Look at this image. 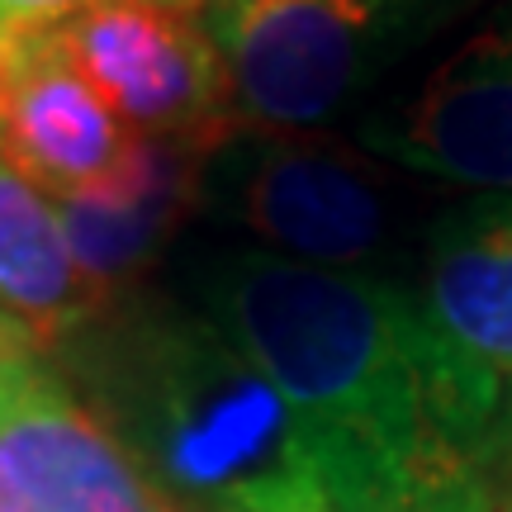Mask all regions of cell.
Here are the masks:
<instances>
[{
    "instance_id": "6da1fadb",
    "label": "cell",
    "mask_w": 512,
    "mask_h": 512,
    "mask_svg": "<svg viewBox=\"0 0 512 512\" xmlns=\"http://www.w3.org/2000/svg\"><path fill=\"white\" fill-rule=\"evenodd\" d=\"M185 299L271 375L337 512H494L503 389L432 328L413 280L242 242L185 256Z\"/></svg>"
},
{
    "instance_id": "7a4b0ae2",
    "label": "cell",
    "mask_w": 512,
    "mask_h": 512,
    "mask_svg": "<svg viewBox=\"0 0 512 512\" xmlns=\"http://www.w3.org/2000/svg\"><path fill=\"white\" fill-rule=\"evenodd\" d=\"M48 361L181 512H337L285 394L190 299L119 290Z\"/></svg>"
},
{
    "instance_id": "3957f363",
    "label": "cell",
    "mask_w": 512,
    "mask_h": 512,
    "mask_svg": "<svg viewBox=\"0 0 512 512\" xmlns=\"http://www.w3.org/2000/svg\"><path fill=\"white\" fill-rule=\"evenodd\" d=\"M484 0H204L228 128L361 124Z\"/></svg>"
},
{
    "instance_id": "277c9868",
    "label": "cell",
    "mask_w": 512,
    "mask_h": 512,
    "mask_svg": "<svg viewBox=\"0 0 512 512\" xmlns=\"http://www.w3.org/2000/svg\"><path fill=\"white\" fill-rule=\"evenodd\" d=\"M403 181L399 166L332 133L223 128L200 157L195 209L256 252L328 271H380L375 256L394 247L413 209Z\"/></svg>"
},
{
    "instance_id": "5b68a950",
    "label": "cell",
    "mask_w": 512,
    "mask_h": 512,
    "mask_svg": "<svg viewBox=\"0 0 512 512\" xmlns=\"http://www.w3.org/2000/svg\"><path fill=\"white\" fill-rule=\"evenodd\" d=\"M351 143L403 176L512 190V0L351 128Z\"/></svg>"
},
{
    "instance_id": "8992f818",
    "label": "cell",
    "mask_w": 512,
    "mask_h": 512,
    "mask_svg": "<svg viewBox=\"0 0 512 512\" xmlns=\"http://www.w3.org/2000/svg\"><path fill=\"white\" fill-rule=\"evenodd\" d=\"M138 138L219 143L228 128L219 53L200 15L166 0H100L48 29Z\"/></svg>"
},
{
    "instance_id": "52a82bcc",
    "label": "cell",
    "mask_w": 512,
    "mask_h": 512,
    "mask_svg": "<svg viewBox=\"0 0 512 512\" xmlns=\"http://www.w3.org/2000/svg\"><path fill=\"white\" fill-rule=\"evenodd\" d=\"M147 479L38 351L0 389V512H138Z\"/></svg>"
},
{
    "instance_id": "ba28073f",
    "label": "cell",
    "mask_w": 512,
    "mask_h": 512,
    "mask_svg": "<svg viewBox=\"0 0 512 512\" xmlns=\"http://www.w3.org/2000/svg\"><path fill=\"white\" fill-rule=\"evenodd\" d=\"M418 304L465 366L512 389V190H475L422 228Z\"/></svg>"
},
{
    "instance_id": "9c48e42d",
    "label": "cell",
    "mask_w": 512,
    "mask_h": 512,
    "mask_svg": "<svg viewBox=\"0 0 512 512\" xmlns=\"http://www.w3.org/2000/svg\"><path fill=\"white\" fill-rule=\"evenodd\" d=\"M133 138L138 133H128V124L67 62L48 29H34L24 67L0 100V152L43 195L67 200L105 181L128 157Z\"/></svg>"
},
{
    "instance_id": "30bf717a",
    "label": "cell",
    "mask_w": 512,
    "mask_h": 512,
    "mask_svg": "<svg viewBox=\"0 0 512 512\" xmlns=\"http://www.w3.org/2000/svg\"><path fill=\"white\" fill-rule=\"evenodd\" d=\"M200 157V143L133 138L128 157L105 181L57 200L76 266L100 299L124 290L181 228L185 209H195Z\"/></svg>"
},
{
    "instance_id": "8fae6325",
    "label": "cell",
    "mask_w": 512,
    "mask_h": 512,
    "mask_svg": "<svg viewBox=\"0 0 512 512\" xmlns=\"http://www.w3.org/2000/svg\"><path fill=\"white\" fill-rule=\"evenodd\" d=\"M100 304L105 299L76 266L57 200L0 152V313L29 328L48 351Z\"/></svg>"
},
{
    "instance_id": "7c38bea8",
    "label": "cell",
    "mask_w": 512,
    "mask_h": 512,
    "mask_svg": "<svg viewBox=\"0 0 512 512\" xmlns=\"http://www.w3.org/2000/svg\"><path fill=\"white\" fill-rule=\"evenodd\" d=\"M489 494H494V512H512V389L503 394L494 441H489Z\"/></svg>"
},
{
    "instance_id": "4fadbf2b",
    "label": "cell",
    "mask_w": 512,
    "mask_h": 512,
    "mask_svg": "<svg viewBox=\"0 0 512 512\" xmlns=\"http://www.w3.org/2000/svg\"><path fill=\"white\" fill-rule=\"evenodd\" d=\"M91 5H100V0H0V19L15 29H53Z\"/></svg>"
},
{
    "instance_id": "5bb4252c",
    "label": "cell",
    "mask_w": 512,
    "mask_h": 512,
    "mask_svg": "<svg viewBox=\"0 0 512 512\" xmlns=\"http://www.w3.org/2000/svg\"><path fill=\"white\" fill-rule=\"evenodd\" d=\"M38 351H43V347H38L34 332L19 328L10 313H0V389L15 380V375H19L24 366H29V361H34Z\"/></svg>"
},
{
    "instance_id": "9a60e30c",
    "label": "cell",
    "mask_w": 512,
    "mask_h": 512,
    "mask_svg": "<svg viewBox=\"0 0 512 512\" xmlns=\"http://www.w3.org/2000/svg\"><path fill=\"white\" fill-rule=\"evenodd\" d=\"M29 38H34V29H15V24L0 19V100H5V91H10V81L19 76V67H24Z\"/></svg>"
},
{
    "instance_id": "2e32d148",
    "label": "cell",
    "mask_w": 512,
    "mask_h": 512,
    "mask_svg": "<svg viewBox=\"0 0 512 512\" xmlns=\"http://www.w3.org/2000/svg\"><path fill=\"white\" fill-rule=\"evenodd\" d=\"M138 512H181V508H176V503H166L162 494H147V503Z\"/></svg>"
},
{
    "instance_id": "e0dca14e",
    "label": "cell",
    "mask_w": 512,
    "mask_h": 512,
    "mask_svg": "<svg viewBox=\"0 0 512 512\" xmlns=\"http://www.w3.org/2000/svg\"><path fill=\"white\" fill-rule=\"evenodd\" d=\"M166 5H190V0H166Z\"/></svg>"
}]
</instances>
